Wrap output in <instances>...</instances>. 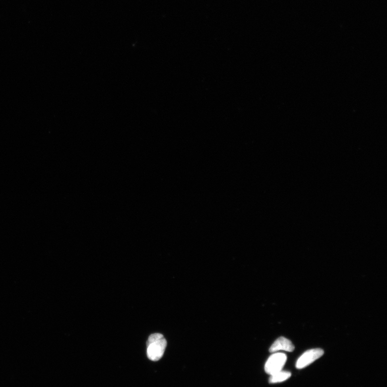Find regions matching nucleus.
Instances as JSON below:
<instances>
[{"mask_svg": "<svg viewBox=\"0 0 387 387\" xmlns=\"http://www.w3.org/2000/svg\"><path fill=\"white\" fill-rule=\"evenodd\" d=\"M291 376V373L281 371L271 376L269 382L270 384L282 383L288 380Z\"/></svg>", "mask_w": 387, "mask_h": 387, "instance_id": "nucleus-5", "label": "nucleus"}, {"mask_svg": "<svg viewBox=\"0 0 387 387\" xmlns=\"http://www.w3.org/2000/svg\"><path fill=\"white\" fill-rule=\"evenodd\" d=\"M323 354L324 351L321 348L309 350L303 353L297 361L296 367L299 370L304 369L320 358Z\"/></svg>", "mask_w": 387, "mask_h": 387, "instance_id": "nucleus-3", "label": "nucleus"}, {"mask_svg": "<svg viewBox=\"0 0 387 387\" xmlns=\"http://www.w3.org/2000/svg\"><path fill=\"white\" fill-rule=\"evenodd\" d=\"M294 349V345L291 341L285 337H281L275 341L273 345L271 346L269 348V352L273 353L279 351H285L291 352Z\"/></svg>", "mask_w": 387, "mask_h": 387, "instance_id": "nucleus-4", "label": "nucleus"}, {"mask_svg": "<svg viewBox=\"0 0 387 387\" xmlns=\"http://www.w3.org/2000/svg\"><path fill=\"white\" fill-rule=\"evenodd\" d=\"M287 359V357L285 354L274 353L270 356L266 361L264 365V370L270 376L280 372L285 366Z\"/></svg>", "mask_w": 387, "mask_h": 387, "instance_id": "nucleus-2", "label": "nucleus"}, {"mask_svg": "<svg viewBox=\"0 0 387 387\" xmlns=\"http://www.w3.org/2000/svg\"><path fill=\"white\" fill-rule=\"evenodd\" d=\"M167 341L162 334L156 333L150 335L147 342V356L153 361L159 360L164 356Z\"/></svg>", "mask_w": 387, "mask_h": 387, "instance_id": "nucleus-1", "label": "nucleus"}]
</instances>
